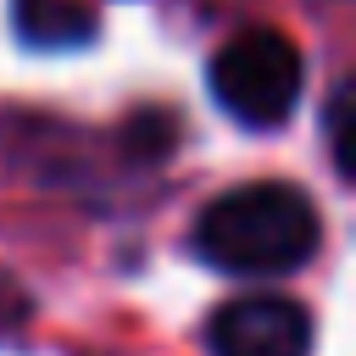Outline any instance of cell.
Instances as JSON below:
<instances>
[{
  "instance_id": "1",
  "label": "cell",
  "mask_w": 356,
  "mask_h": 356,
  "mask_svg": "<svg viewBox=\"0 0 356 356\" xmlns=\"http://www.w3.org/2000/svg\"><path fill=\"white\" fill-rule=\"evenodd\" d=\"M317 234H323L317 206L295 184H278V178L239 184L195 217L200 261H211L222 273H239V278L295 273L317 250Z\"/></svg>"
},
{
  "instance_id": "2",
  "label": "cell",
  "mask_w": 356,
  "mask_h": 356,
  "mask_svg": "<svg viewBox=\"0 0 356 356\" xmlns=\"http://www.w3.org/2000/svg\"><path fill=\"white\" fill-rule=\"evenodd\" d=\"M211 95L245 128H278L300 100V50L278 28H245L211 56Z\"/></svg>"
},
{
  "instance_id": "3",
  "label": "cell",
  "mask_w": 356,
  "mask_h": 356,
  "mask_svg": "<svg viewBox=\"0 0 356 356\" xmlns=\"http://www.w3.org/2000/svg\"><path fill=\"white\" fill-rule=\"evenodd\" d=\"M211 356H306L312 317L289 295H239L206 323Z\"/></svg>"
},
{
  "instance_id": "4",
  "label": "cell",
  "mask_w": 356,
  "mask_h": 356,
  "mask_svg": "<svg viewBox=\"0 0 356 356\" xmlns=\"http://www.w3.org/2000/svg\"><path fill=\"white\" fill-rule=\"evenodd\" d=\"M11 22L33 50H78L100 33V17L83 0H11Z\"/></svg>"
},
{
  "instance_id": "5",
  "label": "cell",
  "mask_w": 356,
  "mask_h": 356,
  "mask_svg": "<svg viewBox=\"0 0 356 356\" xmlns=\"http://www.w3.org/2000/svg\"><path fill=\"white\" fill-rule=\"evenodd\" d=\"M350 78H339L328 89V106H323V128H328V156H334V172L350 178V161H356V145H350Z\"/></svg>"
},
{
  "instance_id": "6",
  "label": "cell",
  "mask_w": 356,
  "mask_h": 356,
  "mask_svg": "<svg viewBox=\"0 0 356 356\" xmlns=\"http://www.w3.org/2000/svg\"><path fill=\"white\" fill-rule=\"evenodd\" d=\"M28 317H33V300H28V289H22V284H17V278L0 267V339H11V334L28 323Z\"/></svg>"
}]
</instances>
